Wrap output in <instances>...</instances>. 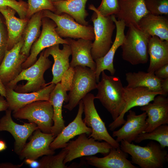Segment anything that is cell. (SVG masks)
I'll return each instance as SVG.
<instances>
[{
  "instance_id": "cell-13",
  "label": "cell",
  "mask_w": 168,
  "mask_h": 168,
  "mask_svg": "<svg viewBox=\"0 0 168 168\" xmlns=\"http://www.w3.org/2000/svg\"><path fill=\"white\" fill-rule=\"evenodd\" d=\"M12 111L7 109L5 115L0 119V131H7L12 135L15 140L14 151L19 155L28 138L39 128L34 123H24L22 125L16 123L12 118Z\"/></svg>"
},
{
  "instance_id": "cell-15",
  "label": "cell",
  "mask_w": 168,
  "mask_h": 168,
  "mask_svg": "<svg viewBox=\"0 0 168 168\" xmlns=\"http://www.w3.org/2000/svg\"><path fill=\"white\" fill-rule=\"evenodd\" d=\"M28 143L26 144L19 154L21 160L30 159L36 160L44 155H54V150L50 148V145L54 137L51 133L42 132L36 129Z\"/></svg>"
},
{
  "instance_id": "cell-48",
  "label": "cell",
  "mask_w": 168,
  "mask_h": 168,
  "mask_svg": "<svg viewBox=\"0 0 168 168\" xmlns=\"http://www.w3.org/2000/svg\"><path fill=\"white\" fill-rule=\"evenodd\" d=\"M18 0V1H19V0Z\"/></svg>"
},
{
  "instance_id": "cell-44",
  "label": "cell",
  "mask_w": 168,
  "mask_h": 168,
  "mask_svg": "<svg viewBox=\"0 0 168 168\" xmlns=\"http://www.w3.org/2000/svg\"><path fill=\"white\" fill-rule=\"evenodd\" d=\"M25 163L29 165L30 167L33 168H39L40 164L39 162L36 161L35 160L30 159H26Z\"/></svg>"
},
{
  "instance_id": "cell-11",
  "label": "cell",
  "mask_w": 168,
  "mask_h": 168,
  "mask_svg": "<svg viewBox=\"0 0 168 168\" xmlns=\"http://www.w3.org/2000/svg\"><path fill=\"white\" fill-rule=\"evenodd\" d=\"M85 133L79 135L75 140L69 141L65 148L67 152L64 164L79 157L91 156L100 153L106 155L112 146L108 142L96 141L92 138H88Z\"/></svg>"
},
{
  "instance_id": "cell-8",
  "label": "cell",
  "mask_w": 168,
  "mask_h": 168,
  "mask_svg": "<svg viewBox=\"0 0 168 168\" xmlns=\"http://www.w3.org/2000/svg\"><path fill=\"white\" fill-rule=\"evenodd\" d=\"M72 86L68 95V102L63 107L72 110L90 91L96 88L95 72L86 67L77 66Z\"/></svg>"
},
{
  "instance_id": "cell-30",
  "label": "cell",
  "mask_w": 168,
  "mask_h": 168,
  "mask_svg": "<svg viewBox=\"0 0 168 168\" xmlns=\"http://www.w3.org/2000/svg\"><path fill=\"white\" fill-rule=\"evenodd\" d=\"M43 17V11L35 13L29 19L25 28L22 36L23 43L20 53L27 57L30 54L32 44L40 34Z\"/></svg>"
},
{
  "instance_id": "cell-27",
  "label": "cell",
  "mask_w": 168,
  "mask_h": 168,
  "mask_svg": "<svg viewBox=\"0 0 168 168\" xmlns=\"http://www.w3.org/2000/svg\"><path fill=\"white\" fill-rule=\"evenodd\" d=\"M166 16L149 13L140 20L138 26L150 37L156 36L168 41V19Z\"/></svg>"
},
{
  "instance_id": "cell-1",
  "label": "cell",
  "mask_w": 168,
  "mask_h": 168,
  "mask_svg": "<svg viewBox=\"0 0 168 168\" xmlns=\"http://www.w3.org/2000/svg\"><path fill=\"white\" fill-rule=\"evenodd\" d=\"M101 73V80L97 84L98 93L95 96L110 113L114 121L125 107L124 87L119 77L108 75L104 71Z\"/></svg>"
},
{
  "instance_id": "cell-7",
  "label": "cell",
  "mask_w": 168,
  "mask_h": 168,
  "mask_svg": "<svg viewBox=\"0 0 168 168\" xmlns=\"http://www.w3.org/2000/svg\"><path fill=\"white\" fill-rule=\"evenodd\" d=\"M43 14L44 17L49 18L55 22V31L61 38L94 40L95 34L92 26L81 25L66 13L58 15L50 10H44Z\"/></svg>"
},
{
  "instance_id": "cell-19",
  "label": "cell",
  "mask_w": 168,
  "mask_h": 168,
  "mask_svg": "<svg viewBox=\"0 0 168 168\" xmlns=\"http://www.w3.org/2000/svg\"><path fill=\"white\" fill-rule=\"evenodd\" d=\"M50 84L37 91L27 93H19L5 87V98L8 105V109L14 111L36 101H49L50 94L56 85L54 83Z\"/></svg>"
},
{
  "instance_id": "cell-22",
  "label": "cell",
  "mask_w": 168,
  "mask_h": 168,
  "mask_svg": "<svg viewBox=\"0 0 168 168\" xmlns=\"http://www.w3.org/2000/svg\"><path fill=\"white\" fill-rule=\"evenodd\" d=\"M128 154L120 147H112L109 153L104 157L88 156L85 159L89 165L98 168H137L128 159Z\"/></svg>"
},
{
  "instance_id": "cell-46",
  "label": "cell",
  "mask_w": 168,
  "mask_h": 168,
  "mask_svg": "<svg viewBox=\"0 0 168 168\" xmlns=\"http://www.w3.org/2000/svg\"><path fill=\"white\" fill-rule=\"evenodd\" d=\"M7 147L5 142L2 140H0V152L5 150Z\"/></svg>"
},
{
  "instance_id": "cell-28",
  "label": "cell",
  "mask_w": 168,
  "mask_h": 168,
  "mask_svg": "<svg viewBox=\"0 0 168 168\" xmlns=\"http://www.w3.org/2000/svg\"><path fill=\"white\" fill-rule=\"evenodd\" d=\"M148 53L150 62L147 72H154L159 68L168 64V41L156 36L150 37Z\"/></svg>"
},
{
  "instance_id": "cell-39",
  "label": "cell",
  "mask_w": 168,
  "mask_h": 168,
  "mask_svg": "<svg viewBox=\"0 0 168 168\" xmlns=\"http://www.w3.org/2000/svg\"><path fill=\"white\" fill-rule=\"evenodd\" d=\"M75 72V68L70 67L62 76L60 82L63 89L67 92L71 89Z\"/></svg>"
},
{
  "instance_id": "cell-37",
  "label": "cell",
  "mask_w": 168,
  "mask_h": 168,
  "mask_svg": "<svg viewBox=\"0 0 168 168\" xmlns=\"http://www.w3.org/2000/svg\"><path fill=\"white\" fill-rule=\"evenodd\" d=\"M8 7L14 9L21 19L26 18L28 4L22 0H0V7Z\"/></svg>"
},
{
  "instance_id": "cell-17",
  "label": "cell",
  "mask_w": 168,
  "mask_h": 168,
  "mask_svg": "<svg viewBox=\"0 0 168 168\" xmlns=\"http://www.w3.org/2000/svg\"><path fill=\"white\" fill-rule=\"evenodd\" d=\"M127 116V120L123 125L117 130L114 131L112 136L119 142L125 140L129 143L134 141L141 133L144 132L147 127V114L145 112L137 115L130 110Z\"/></svg>"
},
{
  "instance_id": "cell-16",
  "label": "cell",
  "mask_w": 168,
  "mask_h": 168,
  "mask_svg": "<svg viewBox=\"0 0 168 168\" xmlns=\"http://www.w3.org/2000/svg\"><path fill=\"white\" fill-rule=\"evenodd\" d=\"M78 105V110L76 117L54 138L50 145L52 149L65 147L69 140L76 136L84 133L88 135L91 134V128L86 125L82 119L83 104L82 100Z\"/></svg>"
},
{
  "instance_id": "cell-9",
  "label": "cell",
  "mask_w": 168,
  "mask_h": 168,
  "mask_svg": "<svg viewBox=\"0 0 168 168\" xmlns=\"http://www.w3.org/2000/svg\"><path fill=\"white\" fill-rule=\"evenodd\" d=\"M96 99V96L93 94L88 93L82 99L85 114L83 120L86 125L92 130L89 137L98 141L103 140L113 147H119V142L109 133L105 123L97 112L94 103Z\"/></svg>"
},
{
  "instance_id": "cell-40",
  "label": "cell",
  "mask_w": 168,
  "mask_h": 168,
  "mask_svg": "<svg viewBox=\"0 0 168 168\" xmlns=\"http://www.w3.org/2000/svg\"><path fill=\"white\" fill-rule=\"evenodd\" d=\"M155 76L160 80L168 78V64H167L156 70L154 72Z\"/></svg>"
},
{
  "instance_id": "cell-36",
  "label": "cell",
  "mask_w": 168,
  "mask_h": 168,
  "mask_svg": "<svg viewBox=\"0 0 168 168\" xmlns=\"http://www.w3.org/2000/svg\"><path fill=\"white\" fill-rule=\"evenodd\" d=\"M96 8L103 16H115L119 10V0H102L100 5Z\"/></svg>"
},
{
  "instance_id": "cell-29",
  "label": "cell",
  "mask_w": 168,
  "mask_h": 168,
  "mask_svg": "<svg viewBox=\"0 0 168 168\" xmlns=\"http://www.w3.org/2000/svg\"><path fill=\"white\" fill-rule=\"evenodd\" d=\"M88 0H66L53 2L54 11L57 14H67L77 22L83 25H89L86 18L88 13L86 10Z\"/></svg>"
},
{
  "instance_id": "cell-23",
  "label": "cell",
  "mask_w": 168,
  "mask_h": 168,
  "mask_svg": "<svg viewBox=\"0 0 168 168\" xmlns=\"http://www.w3.org/2000/svg\"><path fill=\"white\" fill-rule=\"evenodd\" d=\"M59 45H54L43 50L47 57L51 55L54 61L52 68L53 78L49 83L56 84L60 82L63 75L70 67L69 57L71 55L70 46L63 44V48L61 49Z\"/></svg>"
},
{
  "instance_id": "cell-47",
  "label": "cell",
  "mask_w": 168,
  "mask_h": 168,
  "mask_svg": "<svg viewBox=\"0 0 168 168\" xmlns=\"http://www.w3.org/2000/svg\"><path fill=\"white\" fill-rule=\"evenodd\" d=\"M52 2H57L58 1H64L66 0H51Z\"/></svg>"
},
{
  "instance_id": "cell-4",
  "label": "cell",
  "mask_w": 168,
  "mask_h": 168,
  "mask_svg": "<svg viewBox=\"0 0 168 168\" xmlns=\"http://www.w3.org/2000/svg\"><path fill=\"white\" fill-rule=\"evenodd\" d=\"M121 46L123 59L132 65L146 63L149 36L138 26L130 25Z\"/></svg>"
},
{
  "instance_id": "cell-5",
  "label": "cell",
  "mask_w": 168,
  "mask_h": 168,
  "mask_svg": "<svg viewBox=\"0 0 168 168\" xmlns=\"http://www.w3.org/2000/svg\"><path fill=\"white\" fill-rule=\"evenodd\" d=\"M88 9L94 12L91 20L93 24L95 38L91 53L95 60L104 56L110 49L112 44V35L116 26L111 16H102L92 4L89 6Z\"/></svg>"
},
{
  "instance_id": "cell-41",
  "label": "cell",
  "mask_w": 168,
  "mask_h": 168,
  "mask_svg": "<svg viewBox=\"0 0 168 168\" xmlns=\"http://www.w3.org/2000/svg\"><path fill=\"white\" fill-rule=\"evenodd\" d=\"M161 87L164 95H167L168 93V78L161 80Z\"/></svg>"
},
{
  "instance_id": "cell-31",
  "label": "cell",
  "mask_w": 168,
  "mask_h": 168,
  "mask_svg": "<svg viewBox=\"0 0 168 168\" xmlns=\"http://www.w3.org/2000/svg\"><path fill=\"white\" fill-rule=\"evenodd\" d=\"M125 76L127 87H144L152 91L162 92L161 87V80L155 76L154 72H129L126 73Z\"/></svg>"
},
{
  "instance_id": "cell-12",
  "label": "cell",
  "mask_w": 168,
  "mask_h": 168,
  "mask_svg": "<svg viewBox=\"0 0 168 168\" xmlns=\"http://www.w3.org/2000/svg\"><path fill=\"white\" fill-rule=\"evenodd\" d=\"M159 95H164L162 92L152 91L144 87H124L125 107L121 114L109 124V129L113 131L123 124L126 121L124 119V115L131 108L147 105Z\"/></svg>"
},
{
  "instance_id": "cell-21",
  "label": "cell",
  "mask_w": 168,
  "mask_h": 168,
  "mask_svg": "<svg viewBox=\"0 0 168 168\" xmlns=\"http://www.w3.org/2000/svg\"><path fill=\"white\" fill-rule=\"evenodd\" d=\"M70 46L72 59L70 67L77 66L87 67L95 72L96 63L91 55L93 42L90 40L80 38L77 40L67 38Z\"/></svg>"
},
{
  "instance_id": "cell-6",
  "label": "cell",
  "mask_w": 168,
  "mask_h": 168,
  "mask_svg": "<svg viewBox=\"0 0 168 168\" xmlns=\"http://www.w3.org/2000/svg\"><path fill=\"white\" fill-rule=\"evenodd\" d=\"M53 114V106L47 100L35 101L12 112L14 118L27 119L35 124L42 132L48 133H51Z\"/></svg>"
},
{
  "instance_id": "cell-43",
  "label": "cell",
  "mask_w": 168,
  "mask_h": 168,
  "mask_svg": "<svg viewBox=\"0 0 168 168\" xmlns=\"http://www.w3.org/2000/svg\"><path fill=\"white\" fill-rule=\"evenodd\" d=\"M24 162L19 165H14L9 162L0 163V168H19L23 164Z\"/></svg>"
},
{
  "instance_id": "cell-33",
  "label": "cell",
  "mask_w": 168,
  "mask_h": 168,
  "mask_svg": "<svg viewBox=\"0 0 168 168\" xmlns=\"http://www.w3.org/2000/svg\"><path fill=\"white\" fill-rule=\"evenodd\" d=\"M67 151L65 148L56 155H45L40 160L39 168H69L64 164Z\"/></svg>"
},
{
  "instance_id": "cell-34",
  "label": "cell",
  "mask_w": 168,
  "mask_h": 168,
  "mask_svg": "<svg viewBox=\"0 0 168 168\" xmlns=\"http://www.w3.org/2000/svg\"><path fill=\"white\" fill-rule=\"evenodd\" d=\"M28 9L26 18L29 19L35 13L44 10L53 12L54 7L51 0H28Z\"/></svg>"
},
{
  "instance_id": "cell-14",
  "label": "cell",
  "mask_w": 168,
  "mask_h": 168,
  "mask_svg": "<svg viewBox=\"0 0 168 168\" xmlns=\"http://www.w3.org/2000/svg\"><path fill=\"white\" fill-rule=\"evenodd\" d=\"M23 43L22 38L11 49L7 50L0 65V80L5 86L16 77L23 70L22 65L27 58L20 53Z\"/></svg>"
},
{
  "instance_id": "cell-45",
  "label": "cell",
  "mask_w": 168,
  "mask_h": 168,
  "mask_svg": "<svg viewBox=\"0 0 168 168\" xmlns=\"http://www.w3.org/2000/svg\"><path fill=\"white\" fill-rule=\"evenodd\" d=\"M0 95L5 98L6 97V88L4 85L0 80Z\"/></svg>"
},
{
  "instance_id": "cell-38",
  "label": "cell",
  "mask_w": 168,
  "mask_h": 168,
  "mask_svg": "<svg viewBox=\"0 0 168 168\" xmlns=\"http://www.w3.org/2000/svg\"><path fill=\"white\" fill-rule=\"evenodd\" d=\"M8 35L4 18L0 13V65L7 50Z\"/></svg>"
},
{
  "instance_id": "cell-24",
  "label": "cell",
  "mask_w": 168,
  "mask_h": 168,
  "mask_svg": "<svg viewBox=\"0 0 168 168\" xmlns=\"http://www.w3.org/2000/svg\"><path fill=\"white\" fill-rule=\"evenodd\" d=\"M0 13L5 20L8 35L7 50H9L21 40L29 19L17 17L16 11L8 7H0Z\"/></svg>"
},
{
  "instance_id": "cell-26",
  "label": "cell",
  "mask_w": 168,
  "mask_h": 168,
  "mask_svg": "<svg viewBox=\"0 0 168 168\" xmlns=\"http://www.w3.org/2000/svg\"><path fill=\"white\" fill-rule=\"evenodd\" d=\"M49 101L53 109V125L51 133L55 138L65 127L62 116V108L63 102H68L67 91L63 89L60 82L56 84L50 93Z\"/></svg>"
},
{
  "instance_id": "cell-18",
  "label": "cell",
  "mask_w": 168,
  "mask_h": 168,
  "mask_svg": "<svg viewBox=\"0 0 168 168\" xmlns=\"http://www.w3.org/2000/svg\"><path fill=\"white\" fill-rule=\"evenodd\" d=\"M111 16L116 26L115 37L107 53L104 56L94 60L96 65L95 73L97 83L99 81L101 72L105 70L108 71L112 76L114 74L115 70L113 64L114 57L116 50L122 45L125 37L124 32L126 26L125 23L123 21L117 19L114 15Z\"/></svg>"
},
{
  "instance_id": "cell-20",
  "label": "cell",
  "mask_w": 168,
  "mask_h": 168,
  "mask_svg": "<svg viewBox=\"0 0 168 168\" xmlns=\"http://www.w3.org/2000/svg\"><path fill=\"white\" fill-rule=\"evenodd\" d=\"M152 101L140 108L147 116V127L145 132H150L161 125L168 124V98L159 95Z\"/></svg>"
},
{
  "instance_id": "cell-10",
  "label": "cell",
  "mask_w": 168,
  "mask_h": 168,
  "mask_svg": "<svg viewBox=\"0 0 168 168\" xmlns=\"http://www.w3.org/2000/svg\"><path fill=\"white\" fill-rule=\"evenodd\" d=\"M56 25L52 20L47 17L42 19V29L40 34L32 44L30 54L22 63L23 69H26L34 64L37 60L38 54L47 48L57 44H69L67 38L63 39L56 33Z\"/></svg>"
},
{
  "instance_id": "cell-35",
  "label": "cell",
  "mask_w": 168,
  "mask_h": 168,
  "mask_svg": "<svg viewBox=\"0 0 168 168\" xmlns=\"http://www.w3.org/2000/svg\"><path fill=\"white\" fill-rule=\"evenodd\" d=\"M146 8L150 14L167 16L168 0H144Z\"/></svg>"
},
{
  "instance_id": "cell-25",
  "label": "cell",
  "mask_w": 168,
  "mask_h": 168,
  "mask_svg": "<svg viewBox=\"0 0 168 168\" xmlns=\"http://www.w3.org/2000/svg\"><path fill=\"white\" fill-rule=\"evenodd\" d=\"M119 11L115 16L123 21L127 27L130 25L138 26L140 20L150 13L144 0H119Z\"/></svg>"
},
{
  "instance_id": "cell-32",
  "label": "cell",
  "mask_w": 168,
  "mask_h": 168,
  "mask_svg": "<svg viewBox=\"0 0 168 168\" xmlns=\"http://www.w3.org/2000/svg\"><path fill=\"white\" fill-rule=\"evenodd\" d=\"M151 140L158 142L161 147L165 148L168 147V125L165 124L160 125L149 132H145L139 134L134 140L139 143L142 141Z\"/></svg>"
},
{
  "instance_id": "cell-2",
  "label": "cell",
  "mask_w": 168,
  "mask_h": 168,
  "mask_svg": "<svg viewBox=\"0 0 168 168\" xmlns=\"http://www.w3.org/2000/svg\"><path fill=\"white\" fill-rule=\"evenodd\" d=\"M52 63V62L44 54L43 50L34 64L23 69L16 77L5 86L19 93L37 91L47 86L44 74Z\"/></svg>"
},
{
  "instance_id": "cell-3",
  "label": "cell",
  "mask_w": 168,
  "mask_h": 168,
  "mask_svg": "<svg viewBox=\"0 0 168 168\" xmlns=\"http://www.w3.org/2000/svg\"><path fill=\"white\" fill-rule=\"evenodd\" d=\"M121 149L131 156V163L141 168H162L168 161L167 151L156 142L151 141L141 146L122 140Z\"/></svg>"
},
{
  "instance_id": "cell-42",
  "label": "cell",
  "mask_w": 168,
  "mask_h": 168,
  "mask_svg": "<svg viewBox=\"0 0 168 168\" xmlns=\"http://www.w3.org/2000/svg\"><path fill=\"white\" fill-rule=\"evenodd\" d=\"M8 108L7 103L4 97L0 95V112L6 111Z\"/></svg>"
}]
</instances>
